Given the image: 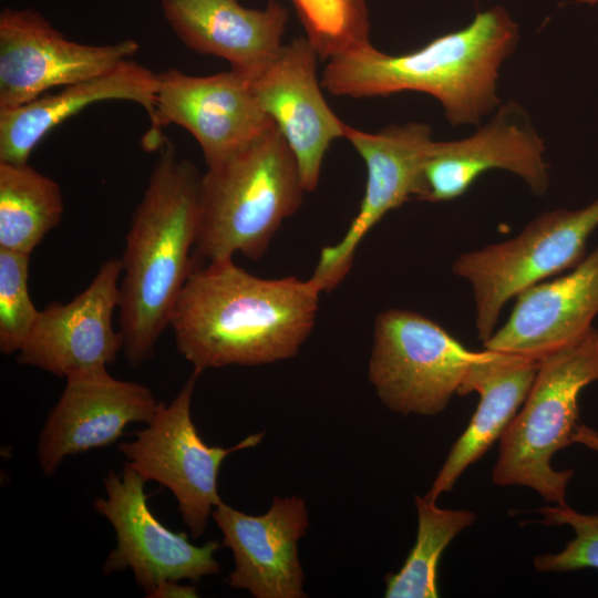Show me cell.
I'll return each mask as SVG.
<instances>
[{
    "label": "cell",
    "instance_id": "d6986e66",
    "mask_svg": "<svg viewBox=\"0 0 598 598\" xmlns=\"http://www.w3.org/2000/svg\"><path fill=\"white\" fill-rule=\"evenodd\" d=\"M161 7L185 47L226 60L233 71L249 80L283 45L288 11L275 0L262 10L246 8L239 0H161Z\"/></svg>",
    "mask_w": 598,
    "mask_h": 598
},
{
    "label": "cell",
    "instance_id": "8992f818",
    "mask_svg": "<svg viewBox=\"0 0 598 598\" xmlns=\"http://www.w3.org/2000/svg\"><path fill=\"white\" fill-rule=\"evenodd\" d=\"M597 228L598 199L544 212L515 237L458 255L452 272L472 288L477 338H491L502 309L520 291L577 266Z\"/></svg>",
    "mask_w": 598,
    "mask_h": 598
},
{
    "label": "cell",
    "instance_id": "83f0119b",
    "mask_svg": "<svg viewBox=\"0 0 598 598\" xmlns=\"http://www.w3.org/2000/svg\"><path fill=\"white\" fill-rule=\"evenodd\" d=\"M577 2H585V3H588V4H597L598 0H577Z\"/></svg>",
    "mask_w": 598,
    "mask_h": 598
},
{
    "label": "cell",
    "instance_id": "603a6c76",
    "mask_svg": "<svg viewBox=\"0 0 598 598\" xmlns=\"http://www.w3.org/2000/svg\"><path fill=\"white\" fill-rule=\"evenodd\" d=\"M417 532L401 569L385 577L386 598H436L437 569L448 544L477 518L474 512L436 506L415 495Z\"/></svg>",
    "mask_w": 598,
    "mask_h": 598
},
{
    "label": "cell",
    "instance_id": "5b68a950",
    "mask_svg": "<svg viewBox=\"0 0 598 598\" xmlns=\"http://www.w3.org/2000/svg\"><path fill=\"white\" fill-rule=\"evenodd\" d=\"M598 381V329L539 360L530 390L499 439L492 480L498 486H525L546 502L565 506L573 470L556 471L553 455L578 441V399Z\"/></svg>",
    "mask_w": 598,
    "mask_h": 598
},
{
    "label": "cell",
    "instance_id": "cb8c5ba5",
    "mask_svg": "<svg viewBox=\"0 0 598 598\" xmlns=\"http://www.w3.org/2000/svg\"><path fill=\"white\" fill-rule=\"evenodd\" d=\"M306 38L319 58L363 47L370 42L365 0H291Z\"/></svg>",
    "mask_w": 598,
    "mask_h": 598
},
{
    "label": "cell",
    "instance_id": "44dd1931",
    "mask_svg": "<svg viewBox=\"0 0 598 598\" xmlns=\"http://www.w3.org/2000/svg\"><path fill=\"white\" fill-rule=\"evenodd\" d=\"M158 78L127 60L97 76L47 93L22 106L0 111V162L28 163L35 146L54 127L94 103L112 100L140 104L155 123Z\"/></svg>",
    "mask_w": 598,
    "mask_h": 598
},
{
    "label": "cell",
    "instance_id": "7402d4cb",
    "mask_svg": "<svg viewBox=\"0 0 598 598\" xmlns=\"http://www.w3.org/2000/svg\"><path fill=\"white\" fill-rule=\"evenodd\" d=\"M64 213L60 185L28 163L0 162V248L31 255Z\"/></svg>",
    "mask_w": 598,
    "mask_h": 598
},
{
    "label": "cell",
    "instance_id": "7c38bea8",
    "mask_svg": "<svg viewBox=\"0 0 598 598\" xmlns=\"http://www.w3.org/2000/svg\"><path fill=\"white\" fill-rule=\"evenodd\" d=\"M343 138L362 157L367 183L359 212L342 238L320 251L310 279L321 292L343 281L361 241L389 212L416 199L422 166L434 141L431 127L420 122L389 125L377 133L346 124Z\"/></svg>",
    "mask_w": 598,
    "mask_h": 598
},
{
    "label": "cell",
    "instance_id": "e0dca14e",
    "mask_svg": "<svg viewBox=\"0 0 598 598\" xmlns=\"http://www.w3.org/2000/svg\"><path fill=\"white\" fill-rule=\"evenodd\" d=\"M235 567L226 582L256 598H306L298 542L309 516L303 498L276 496L262 515L252 516L221 502L212 514Z\"/></svg>",
    "mask_w": 598,
    "mask_h": 598
},
{
    "label": "cell",
    "instance_id": "d4e9b609",
    "mask_svg": "<svg viewBox=\"0 0 598 598\" xmlns=\"http://www.w3.org/2000/svg\"><path fill=\"white\" fill-rule=\"evenodd\" d=\"M30 256L0 248V351L4 354L21 350L40 313L28 288Z\"/></svg>",
    "mask_w": 598,
    "mask_h": 598
},
{
    "label": "cell",
    "instance_id": "2e32d148",
    "mask_svg": "<svg viewBox=\"0 0 598 598\" xmlns=\"http://www.w3.org/2000/svg\"><path fill=\"white\" fill-rule=\"evenodd\" d=\"M318 58L307 38H297L251 80L261 107L296 157L307 193L317 188L327 151L346 127L322 94Z\"/></svg>",
    "mask_w": 598,
    "mask_h": 598
},
{
    "label": "cell",
    "instance_id": "ac0fdd59",
    "mask_svg": "<svg viewBox=\"0 0 598 598\" xmlns=\"http://www.w3.org/2000/svg\"><path fill=\"white\" fill-rule=\"evenodd\" d=\"M484 349L540 360L585 334L598 316V247L569 272L523 291Z\"/></svg>",
    "mask_w": 598,
    "mask_h": 598
},
{
    "label": "cell",
    "instance_id": "30bf717a",
    "mask_svg": "<svg viewBox=\"0 0 598 598\" xmlns=\"http://www.w3.org/2000/svg\"><path fill=\"white\" fill-rule=\"evenodd\" d=\"M145 480L127 463L122 475L110 470L104 477L106 497L94 501L95 511L113 526L116 546L107 556L104 575L132 569L146 597L163 581H197L220 571L214 558L220 547L216 540L202 546L185 533L167 528L150 509Z\"/></svg>",
    "mask_w": 598,
    "mask_h": 598
},
{
    "label": "cell",
    "instance_id": "52a82bcc",
    "mask_svg": "<svg viewBox=\"0 0 598 598\" xmlns=\"http://www.w3.org/2000/svg\"><path fill=\"white\" fill-rule=\"evenodd\" d=\"M480 354L430 318L391 308L375 318L368 378L389 410L433 416L457 394Z\"/></svg>",
    "mask_w": 598,
    "mask_h": 598
},
{
    "label": "cell",
    "instance_id": "9c48e42d",
    "mask_svg": "<svg viewBox=\"0 0 598 598\" xmlns=\"http://www.w3.org/2000/svg\"><path fill=\"white\" fill-rule=\"evenodd\" d=\"M155 123L142 140L145 151H159L162 127L176 124L198 143L207 168L241 151L272 124L251 80L233 71L189 75L175 68L157 74Z\"/></svg>",
    "mask_w": 598,
    "mask_h": 598
},
{
    "label": "cell",
    "instance_id": "8fae6325",
    "mask_svg": "<svg viewBox=\"0 0 598 598\" xmlns=\"http://www.w3.org/2000/svg\"><path fill=\"white\" fill-rule=\"evenodd\" d=\"M140 50L136 40L85 44L68 39L33 9L0 13V111L109 72Z\"/></svg>",
    "mask_w": 598,
    "mask_h": 598
},
{
    "label": "cell",
    "instance_id": "4fadbf2b",
    "mask_svg": "<svg viewBox=\"0 0 598 598\" xmlns=\"http://www.w3.org/2000/svg\"><path fill=\"white\" fill-rule=\"evenodd\" d=\"M545 144L520 104L509 101L468 137L430 146L421 171L416 199L441 203L463 196L491 169L522 178L536 196L549 189Z\"/></svg>",
    "mask_w": 598,
    "mask_h": 598
},
{
    "label": "cell",
    "instance_id": "7a4b0ae2",
    "mask_svg": "<svg viewBox=\"0 0 598 598\" xmlns=\"http://www.w3.org/2000/svg\"><path fill=\"white\" fill-rule=\"evenodd\" d=\"M517 41V24L497 6L409 53L385 54L369 43L337 54L327 60L321 85L350 97L426 93L442 104L452 125H478L499 106L498 71Z\"/></svg>",
    "mask_w": 598,
    "mask_h": 598
},
{
    "label": "cell",
    "instance_id": "5bb4252c",
    "mask_svg": "<svg viewBox=\"0 0 598 598\" xmlns=\"http://www.w3.org/2000/svg\"><path fill=\"white\" fill-rule=\"evenodd\" d=\"M121 276V260L107 259L72 300L40 310L17 362L65 379L114 363L123 350L122 334L113 326Z\"/></svg>",
    "mask_w": 598,
    "mask_h": 598
},
{
    "label": "cell",
    "instance_id": "484cf974",
    "mask_svg": "<svg viewBox=\"0 0 598 598\" xmlns=\"http://www.w3.org/2000/svg\"><path fill=\"white\" fill-rule=\"evenodd\" d=\"M540 522L547 526L568 525L575 537L556 554H546L534 558L537 571H571L585 568L598 569V513L581 514L568 505L546 506L539 509Z\"/></svg>",
    "mask_w": 598,
    "mask_h": 598
},
{
    "label": "cell",
    "instance_id": "4316f807",
    "mask_svg": "<svg viewBox=\"0 0 598 598\" xmlns=\"http://www.w3.org/2000/svg\"><path fill=\"white\" fill-rule=\"evenodd\" d=\"M148 598H196L198 592L195 586L182 585L178 580H166L159 584Z\"/></svg>",
    "mask_w": 598,
    "mask_h": 598
},
{
    "label": "cell",
    "instance_id": "9a60e30c",
    "mask_svg": "<svg viewBox=\"0 0 598 598\" xmlns=\"http://www.w3.org/2000/svg\"><path fill=\"white\" fill-rule=\"evenodd\" d=\"M38 440L44 475L66 456L109 446L130 423H148L161 402L144 384L113 378L106 368L70 377Z\"/></svg>",
    "mask_w": 598,
    "mask_h": 598
},
{
    "label": "cell",
    "instance_id": "6da1fadb",
    "mask_svg": "<svg viewBox=\"0 0 598 598\" xmlns=\"http://www.w3.org/2000/svg\"><path fill=\"white\" fill-rule=\"evenodd\" d=\"M321 293L310 278H260L233 258L212 260L190 272L169 327L178 352L200 373L275 363L299 353Z\"/></svg>",
    "mask_w": 598,
    "mask_h": 598
},
{
    "label": "cell",
    "instance_id": "3957f363",
    "mask_svg": "<svg viewBox=\"0 0 598 598\" xmlns=\"http://www.w3.org/2000/svg\"><path fill=\"white\" fill-rule=\"evenodd\" d=\"M200 175L165 140L120 259V332L132 367L150 360L195 268Z\"/></svg>",
    "mask_w": 598,
    "mask_h": 598
},
{
    "label": "cell",
    "instance_id": "ba28073f",
    "mask_svg": "<svg viewBox=\"0 0 598 598\" xmlns=\"http://www.w3.org/2000/svg\"><path fill=\"white\" fill-rule=\"evenodd\" d=\"M200 372L194 370L169 404L161 402L145 429L118 444L128 465L175 496L183 523L193 538L205 532L208 517L223 501L218 474L231 453L258 445L264 433L251 434L230 447L209 446L192 419V399Z\"/></svg>",
    "mask_w": 598,
    "mask_h": 598
},
{
    "label": "cell",
    "instance_id": "ffe728a7",
    "mask_svg": "<svg viewBox=\"0 0 598 598\" xmlns=\"http://www.w3.org/2000/svg\"><path fill=\"white\" fill-rule=\"evenodd\" d=\"M538 365L536 359L487 349L470 364L457 394L476 392L480 401L423 496L426 501L435 503L441 494L450 492L464 471L499 441L523 405Z\"/></svg>",
    "mask_w": 598,
    "mask_h": 598
},
{
    "label": "cell",
    "instance_id": "277c9868",
    "mask_svg": "<svg viewBox=\"0 0 598 598\" xmlns=\"http://www.w3.org/2000/svg\"><path fill=\"white\" fill-rule=\"evenodd\" d=\"M307 193L288 143L272 124L200 175L195 259L261 258Z\"/></svg>",
    "mask_w": 598,
    "mask_h": 598
}]
</instances>
